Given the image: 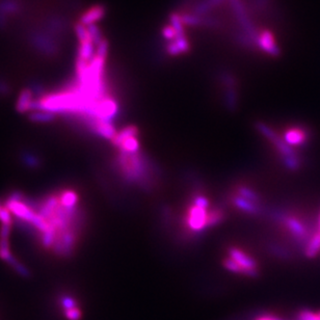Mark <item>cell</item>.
<instances>
[{
  "instance_id": "24",
  "label": "cell",
  "mask_w": 320,
  "mask_h": 320,
  "mask_svg": "<svg viewBox=\"0 0 320 320\" xmlns=\"http://www.w3.org/2000/svg\"><path fill=\"white\" fill-rule=\"evenodd\" d=\"M7 263H9V264L13 267V269H15L16 272H17L19 275H21V276H23V277H28V276H29L28 269H27L26 267H24V266L20 263V262H18L17 260H16V259L14 258V257H13L9 262H7Z\"/></svg>"
},
{
  "instance_id": "5",
  "label": "cell",
  "mask_w": 320,
  "mask_h": 320,
  "mask_svg": "<svg viewBox=\"0 0 320 320\" xmlns=\"http://www.w3.org/2000/svg\"><path fill=\"white\" fill-rule=\"evenodd\" d=\"M6 207L10 209V211L14 215H16L18 218L28 221V223H31V220L34 219L35 215L37 214V213L32 211L25 203L21 202V200L20 201L7 200Z\"/></svg>"
},
{
  "instance_id": "27",
  "label": "cell",
  "mask_w": 320,
  "mask_h": 320,
  "mask_svg": "<svg viewBox=\"0 0 320 320\" xmlns=\"http://www.w3.org/2000/svg\"><path fill=\"white\" fill-rule=\"evenodd\" d=\"M62 306L64 309V311H67L76 308V302L70 297H64L62 299Z\"/></svg>"
},
{
  "instance_id": "19",
  "label": "cell",
  "mask_w": 320,
  "mask_h": 320,
  "mask_svg": "<svg viewBox=\"0 0 320 320\" xmlns=\"http://www.w3.org/2000/svg\"><path fill=\"white\" fill-rule=\"evenodd\" d=\"M120 149L126 153H136L138 150V141L135 136L130 137L120 146Z\"/></svg>"
},
{
  "instance_id": "29",
  "label": "cell",
  "mask_w": 320,
  "mask_h": 320,
  "mask_svg": "<svg viewBox=\"0 0 320 320\" xmlns=\"http://www.w3.org/2000/svg\"><path fill=\"white\" fill-rule=\"evenodd\" d=\"M25 161H27V163L30 167H36L37 163H38L37 162L38 160L35 157H31V156H29V155H28V157L25 159Z\"/></svg>"
},
{
  "instance_id": "20",
  "label": "cell",
  "mask_w": 320,
  "mask_h": 320,
  "mask_svg": "<svg viewBox=\"0 0 320 320\" xmlns=\"http://www.w3.org/2000/svg\"><path fill=\"white\" fill-rule=\"evenodd\" d=\"M30 119L35 122L45 123V122L52 121L54 119V116L52 112L45 111V110H36L31 113Z\"/></svg>"
},
{
  "instance_id": "15",
  "label": "cell",
  "mask_w": 320,
  "mask_h": 320,
  "mask_svg": "<svg viewBox=\"0 0 320 320\" xmlns=\"http://www.w3.org/2000/svg\"><path fill=\"white\" fill-rule=\"evenodd\" d=\"M78 202V195L73 191H64L60 196V203L63 207L75 208Z\"/></svg>"
},
{
  "instance_id": "6",
  "label": "cell",
  "mask_w": 320,
  "mask_h": 320,
  "mask_svg": "<svg viewBox=\"0 0 320 320\" xmlns=\"http://www.w3.org/2000/svg\"><path fill=\"white\" fill-rule=\"evenodd\" d=\"M259 45L262 50H264L266 53L272 55H277L278 53V49L272 31L263 30L261 32L259 36Z\"/></svg>"
},
{
  "instance_id": "26",
  "label": "cell",
  "mask_w": 320,
  "mask_h": 320,
  "mask_svg": "<svg viewBox=\"0 0 320 320\" xmlns=\"http://www.w3.org/2000/svg\"><path fill=\"white\" fill-rule=\"evenodd\" d=\"M64 315L69 320H79L81 318V312L79 309L74 308L64 311Z\"/></svg>"
},
{
  "instance_id": "28",
  "label": "cell",
  "mask_w": 320,
  "mask_h": 320,
  "mask_svg": "<svg viewBox=\"0 0 320 320\" xmlns=\"http://www.w3.org/2000/svg\"><path fill=\"white\" fill-rule=\"evenodd\" d=\"M12 226H5L1 225L0 227V238H5V239H9L10 234H11Z\"/></svg>"
},
{
  "instance_id": "2",
  "label": "cell",
  "mask_w": 320,
  "mask_h": 320,
  "mask_svg": "<svg viewBox=\"0 0 320 320\" xmlns=\"http://www.w3.org/2000/svg\"><path fill=\"white\" fill-rule=\"evenodd\" d=\"M229 257H231L234 261H236L245 272V275L254 277L258 275V264L257 262L254 260L251 256H249L247 253H244L238 248H230L229 249Z\"/></svg>"
},
{
  "instance_id": "3",
  "label": "cell",
  "mask_w": 320,
  "mask_h": 320,
  "mask_svg": "<svg viewBox=\"0 0 320 320\" xmlns=\"http://www.w3.org/2000/svg\"><path fill=\"white\" fill-rule=\"evenodd\" d=\"M76 242V235L72 230L57 233L53 251L60 256H69Z\"/></svg>"
},
{
  "instance_id": "16",
  "label": "cell",
  "mask_w": 320,
  "mask_h": 320,
  "mask_svg": "<svg viewBox=\"0 0 320 320\" xmlns=\"http://www.w3.org/2000/svg\"><path fill=\"white\" fill-rule=\"evenodd\" d=\"M56 235H57V231L54 227H52L50 225L45 232H43L42 235V244L46 249H50L53 248V245L55 243L56 240Z\"/></svg>"
},
{
  "instance_id": "10",
  "label": "cell",
  "mask_w": 320,
  "mask_h": 320,
  "mask_svg": "<svg viewBox=\"0 0 320 320\" xmlns=\"http://www.w3.org/2000/svg\"><path fill=\"white\" fill-rule=\"evenodd\" d=\"M60 205H61L60 198H56L54 195L49 196V198L43 203L42 207L40 209L39 214L42 215L45 219L49 220L52 217L54 212L56 211L57 208H59Z\"/></svg>"
},
{
  "instance_id": "17",
  "label": "cell",
  "mask_w": 320,
  "mask_h": 320,
  "mask_svg": "<svg viewBox=\"0 0 320 320\" xmlns=\"http://www.w3.org/2000/svg\"><path fill=\"white\" fill-rule=\"evenodd\" d=\"M80 57L79 59L84 60L85 62H88V60L94 55L95 53V48H94V42L92 41H87V42H83L81 43L80 47Z\"/></svg>"
},
{
  "instance_id": "12",
  "label": "cell",
  "mask_w": 320,
  "mask_h": 320,
  "mask_svg": "<svg viewBox=\"0 0 320 320\" xmlns=\"http://www.w3.org/2000/svg\"><path fill=\"white\" fill-rule=\"evenodd\" d=\"M34 105L35 102L32 100V96L31 93L27 89L25 91H23L20 96H19V99L17 101V109L20 112H25L28 110H32L34 108Z\"/></svg>"
},
{
  "instance_id": "7",
  "label": "cell",
  "mask_w": 320,
  "mask_h": 320,
  "mask_svg": "<svg viewBox=\"0 0 320 320\" xmlns=\"http://www.w3.org/2000/svg\"><path fill=\"white\" fill-rule=\"evenodd\" d=\"M307 137H308V134L305 130L301 128L295 127V128H291L286 131L285 135H284V141L290 147L291 146H299L307 141Z\"/></svg>"
},
{
  "instance_id": "8",
  "label": "cell",
  "mask_w": 320,
  "mask_h": 320,
  "mask_svg": "<svg viewBox=\"0 0 320 320\" xmlns=\"http://www.w3.org/2000/svg\"><path fill=\"white\" fill-rule=\"evenodd\" d=\"M92 127L94 128V130L96 131L97 134H99L100 136H103L105 138L112 139L117 134L116 129L113 128V126L111 125L110 122L93 120L92 121Z\"/></svg>"
},
{
  "instance_id": "21",
  "label": "cell",
  "mask_w": 320,
  "mask_h": 320,
  "mask_svg": "<svg viewBox=\"0 0 320 320\" xmlns=\"http://www.w3.org/2000/svg\"><path fill=\"white\" fill-rule=\"evenodd\" d=\"M0 258L5 262H9L13 258L10 251L9 239H5V238H0Z\"/></svg>"
},
{
  "instance_id": "31",
  "label": "cell",
  "mask_w": 320,
  "mask_h": 320,
  "mask_svg": "<svg viewBox=\"0 0 320 320\" xmlns=\"http://www.w3.org/2000/svg\"><path fill=\"white\" fill-rule=\"evenodd\" d=\"M319 229H320V219H319Z\"/></svg>"
},
{
  "instance_id": "14",
  "label": "cell",
  "mask_w": 320,
  "mask_h": 320,
  "mask_svg": "<svg viewBox=\"0 0 320 320\" xmlns=\"http://www.w3.org/2000/svg\"><path fill=\"white\" fill-rule=\"evenodd\" d=\"M320 251V232L311 237L305 249V255L308 258H315Z\"/></svg>"
},
{
  "instance_id": "23",
  "label": "cell",
  "mask_w": 320,
  "mask_h": 320,
  "mask_svg": "<svg viewBox=\"0 0 320 320\" xmlns=\"http://www.w3.org/2000/svg\"><path fill=\"white\" fill-rule=\"evenodd\" d=\"M224 218V213L219 209H212L209 211L208 216V227L217 225L219 221Z\"/></svg>"
},
{
  "instance_id": "1",
  "label": "cell",
  "mask_w": 320,
  "mask_h": 320,
  "mask_svg": "<svg viewBox=\"0 0 320 320\" xmlns=\"http://www.w3.org/2000/svg\"><path fill=\"white\" fill-rule=\"evenodd\" d=\"M208 208L199 207L192 203V206L188 208L186 224L192 231H201L204 228L208 227Z\"/></svg>"
},
{
  "instance_id": "30",
  "label": "cell",
  "mask_w": 320,
  "mask_h": 320,
  "mask_svg": "<svg viewBox=\"0 0 320 320\" xmlns=\"http://www.w3.org/2000/svg\"><path fill=\"white\" fill-rule=\"evenodd\" d=\"M1 209H2V207H1V206H0V211H1Z\"/></svg>"
},
{
  "instance_id": "22",
  "label": "cell",
  "mask_w": 320,
  "mask_h": 320,
  "mask_svg": "<svg viewBox=\"0 0 320 320\" xmlns=\"http://www.w3.org/2000/svg\"><path fill=\"white\" fill-rule=\"evenodd\" d=\"M224 266L229 269V270H231V272L233 273H236V274H242V275H245V272H244V269L237 263L236 261H234L231 257H228L224 260Z\"/></svg>"
},
{
  "instance_id": "25",
  "label": "cell",
  "mask_w": 320,
  "mask_h": 320,
  "mask_svg": "<svg viewBox=\"0 0 320 320\" xmlns=\"http://www.w3.org/2000/svg\"><path fill=\"white\" fill-rule=\"evenodd\" d=\"M0 221H1V225L12 226V212L6 206L0 211Z\"/></svg>"
},
{
  "instance_id": "4",
  "label": "cell",
  "mask_w": 320,
  "mask_h": 320,
  "mask_svg": "<svg viewBox=\"0 0 320 320\" xmlns=\"http://www.w3.org/2000/svg\"><path fill=\"white\" fill-rule=\"evenodd\" d=\"M281 220L284 223V225L286 226L287 230L297 238V240L299 242H303V241H307L309 243L311 237L308 236V230L306 228V226L303 225L299 219H298L297 217H292V216H286V215H282L281 216Z\"/></svg>"
},
{
  "instance_id": "18",
  "label": "cell",
  "mask_w": 320,
  "mask_h": 320,
  "mask_svg": "<svg viewBox=\"0 0 320 320\" xmlns=\"http://www.w3.org/2000/svg\"><path fill=\"white\" fill-rule=\"evenodd\" d=\"M237 194L242 196V198H244V199L251 201V202L260 204V196L255 192H253L249 187H245V186L238 187Z\"/></svg>"
},
{
  "instance_id": "13",
  "label": "cell",
  "mask_w": 320,
  "mask_h": 320,
  "mask_svg": "<svg viewBox=\"0 0 320 320\" xmlns=\"http://www.w3.org/2000/svg\"><path fill=\"white\" fill-rule=\"evenodd\" d=\"M136 135H137V128H135L133 126H130V127L124 128L122 131H120L119 133H117L116 136L111 139V142L114 146L120 147L123 143L126 141V139L136 136Z\"/></svg>"
},
{
  "instance_id": "11",
  "label": "cell",
  "mask_w": 320,
  "mask_h": 320,
  "mask_svg": "<svg viewBox=\"0 0 320 320\" xmlns=\"http://www.w3.org/2000/svg\"><path fill=\"white\" fill-rule=\"evenodd\" d=\"M232 202L234 203V205L238 209H240V210L245 211L248 213H251V214H255V213L260 211V208H259L260 204L251 202L238 194L234 196V198L232 199Z\"/></svg>"
},
{
  "instance_id": "9",
  "label": "cell",
  "mask_w": 320,
  "mask_h": 320,
  "mask_svg": "<svg viewBox=\"0 0 320 320\" xmlns=\"http://www.w3.org/2000/svg\"><path fill=\"white\" fill-rule=\"evenodd\" d=\"M104 15V9L101 5L92 6L91 9L87 10L83 16H81V24L85 26H92L93 24L100 20Z\"/></svg>"
}]
</instances>
